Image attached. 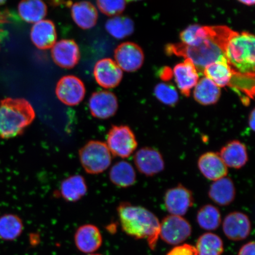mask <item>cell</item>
I'll list each match as a JSON object with an SVG mask.
<instances>
[{"mask_svg":"<svg viewBox=\"0 0 255 255\" xmlns=\"http://www.w3.org/2000/svg\"><path fill=\"white\" fill-rule=\"evenodd\" d=\"M255 110L252 111L250 117H249V126H250V128L254 131L255 130Z\"/></svg>","mask_w":255,"mask_h":255,"instance_id":"38","label":"cell"},{"mask_svg":"<svg viewBox=\"0 0 255 255\" xmlns=\"http://www.w3.org/2000/svg\"><path fill=\"white\" fill-rule=\"evenodd\" d=\"M211 31L212 26H201L198 24L190 25L181 32L180 39L182 41V43L187 46H195L208 37Z\"/></svg>","mask_w":255,"mask_h":255,"instance_id":"32","label":"cell"},{"mask_svg":"<svg viewBox=\"0 0 255 255\" xmlns=\"http://www.w3.org/2000/svg\"><path fill=\"white\" fill-rule=\"evenodd\" d=\"M23 229V222L20 217L13 214L0 217V239L2 240H15L21 235Z\"/></svg>","mask_w":255,"mask_h":255,"instance_id":"28","label":"cell"},{"mask_svg":"<svg viewBox=\"0 0 255 255\" xmlns=\"http://www.w3.org/2000/svg\"><path fill=\"white\" fill-rule=\"evenodd\" d=\"M94 75L98 84L106 89L117 87L123 77L122 69L110 58L101 59L96 63Z\"/></svg>","mask_w":255,"mask_h":255,"instance_id":"14","label":"cell"},{"mask_svg":"<svg viewBox=\"0 0 255 255\" xmlns=\"http://www.w3.org/2000/svg\"><path fill=\"white\" fill-rule=\"evenodd\" d=\"M106 144L112 155L121 158L130 157L138 146L136 137L127 126H114L107 136Z\"/></svg>","mask_w":255,"mask_h":255,"instance_id":"6","label":"cell"},{"mask_svg":"<svg viewBox=\"0 0 255 255\" xmlns=\"http://www.w3.org/2000/svg\"><path fill=\"white\" fill-rule=\"evenodd\" d=\"M89 106L92 116L98 119L106 120L116 114L119 103L114 94L103 91L92 95Z\"/></svg>","mask_w":255,"mask_h":255,"instance_id":"13","label":"cell"},{"mask_svg":"<svg viewBox=\"0 0 255 255\" xmlns=\"http://www.w3.org/2000/svg\"><path fill=\"white\" fill-rule=\"evenodd\" d=\"M199 170L204 177L213 181L227 176L228 169L218 152H207L197 162Z\"/></svg>","mask_w":255,"mask_h":255,"instance_id":"17","label":"cell"},{"mask_svg":"<svg viewBox=\"0 0 255 255\" xmlns=\"http://www.w3.org/2000/svg\"><path fill=\"white\" fill-rule=\"evenodd\" d=\"M251 222L246 214L234 212L226 216L223 222V231L229 240L238 242L245 240L250 236Z\"/></svg>","mask_w":255,"mask_h":255,"instance_id":"12","label":"cell"},{"mask_svg":"<svg viewBox=\"0 0 255 255\" xmlns=\"http://www.w3.org/2000/svg\"><path fill=\"white\" fill-rule=\"evenodd\" d=\"M193 94L197 103L203 105H210L218 103L221 97V91L211 80L204 77L194 87Z\"/></svg>","mask_w":255,"mask_h":255,"instance_id":"26","label":"cell"},{"mask_svg":"<svg viewBox=\"0 0 255 255\" xmlns=\"http://www.w3.org/2000/svg\"><path fill=\"white\" fill-rule=\"evenodd\" d=\"M79 158L86 173L92 175L103 173L110 167L113 160L106 143L97 140L86 143L79 149Z\"/></svg>","mask_w":255,"mask_h":255,"instance_id":"5","label":"cell"},{"mask_svg":"<svg viewBox=\"0 0 255 255\" xmlns=\"http://www.w3.org/2000/svg\"><path fill=\"white\" fill-rule=\"evenodd\" d=\"M235 33V31L225 25L212 26L210 36L198 45L190 46L182 43L169 44L165 51L169 55L190 59L197 72L203 73L204 70L210 64L226 58V46Z\"/></svg>","mask_w":255,"mask_h":255,"instance_id":"1","label":"cell"},{"mask_svg":"<svg viewBox=\"0 0 255 255\" xmlns=\"http://www.w3.org/2000/svg\"><path fill=\"white\" fill-rule=\"evenodd\" d=\"M209 198L219 206H226L234 202L236 188L234 181L227 176L213 181L208 192Z\"/></svg>","mask_w":255,"mask_h":255,"instance_id":"22","label":"cell"},{"mask_svg":"<svg viewBox=\"0 0 255 255\" xmlns=\"http://www.w3.org/2000/svg\"><path fill=\"white\" fill-rule=\"evenodd\" d=\"M52 57L53 61L60 68L72 69L79 63L81 53L74 40H62L52 47Z\"/></svg>","mask_w":255,"mask_h":255,"instance_id":"15","label":"cell"},{"mask_svg":"<svg viewBox=\"0 0 255 255\" xmlns=\"http://www.w3.org/2000/svg\"><path fill=\"white\" fill-rule=\"evenodd\" d=\"M4 2V1H0V5ZM6 20H7V18H6L5 14H1V12H0V23H5Z\"/></svg>","mask_w":255,"mask_h":255,"instance_id":"39","label":"cell"},{"mask_svg":"<svg viewBox=\"0 0 255 255\" xmlns=\"http://www.w3.org/2000/svg\"><path fill=\"white\" fill-rule=\"evenodd\" d=\"M116 62L122 71L133 72L141 68L144 61V55L141 48L132 42L120 44L115 50Z\"/></svg>","mask_w":255,"mask_h":255,"instance_id":"11","label":"cell"},{"mask_svg":"<svg viewBox=\"0 0 255 255\" xmlns=\"http://www.w3.org/2000/svg\"><path fill=\"white\" fill-rule=\"evenodd\" d=\"M32 42L38 49L47 50L56 43L57 34L55 24L52 21L43 20L35 23L30 33Z\"/></svg>","mask_w":255,"mask_h":255,"instance_id":"20","label":"cell"},{"mask_svg":"<svg viewBox=\"0 0 255 255\" xmlns=\"http://www.w3.org/2000/svg\"><path fill=\"white\" fill-rule=\"evenodd\" d=\"M98 7L103 14L108 16H119L126 7V1H98Z\"/></svg>","mask_w":255,"mask_h":255,"instance_id":"34","label":"cell"},{"mask_svg":"<svg viewBox=\"0 0 255 255\" xmlns=\"http://www.w3.org/2000/svg\"><path fill=\"white\" fill-rule=\"evenodd\" d=\"M227 167L241 169L247 164L249 157L246 145L233 140L223 146L218 153Z\"/></svg>","mask_w":255,"mask_h":255,"instance_id":"19","label":"cell"},{"mask_svg":"<svg viewBox=\"0 0 255 255\" xmlns=\"http://www.w3.org/2000/svg\"><path fill=\"white\" fill-rule=\"evenodd\" d=\"M192 233L190 223L182 216L168 215L160 222L159 237L168 245H179Z\"/></svg>","mask_w":255,"mask_h":255,"instance_id":"7","label":"cell"},{"mask_svg":"<svg viewBox=\"0 0 255 255\" xmlns=\"http://www.w3.org/2000/svg\"><path fill=\"white\" fill-rule=\"evenodd\" d=\"M35 117L33 107L24 99H4L0 101V137L9 139L21 135Z\"/></svg>","mask_w":255,"mask_h":255,"instance_id":"3","label":"cell"},{"mask_svg":"<svg viewBox=\"0 0 255 255\" xmlns=\"http://www.w3.org/2000/svg\"><path fill=\"white\" fill-rule=\"evenodd\" d=\"M19 15L24 21L29 23H36L46 17L47 8L45 3L40 0H28L19 3Z\"/></svg>","mask_w":255,"mask_h":255,"instance_id":"27","label":"cell"},{"mask_svg":"<svg viewBox=\"0 0 255 255\" xmlns=\"http://www.w3.org/2000/svg\"><path fill=\"white\" fill-rule=\"evenodd\" d=\"M0 33H1V30H0ZM0 34H1V33H0Z\"/></svg>","mask_w":255,"mask_h":255,"instance_id":"42","label":"cell"},{"mask_svg":"<svg viewBox=\"0 0 255 255\" xmlns=\"http://www.w3.org/2000/svg\"><path fill=\"white\" fill-rule=\"evenodd\" d=\"M175 81L181 93L189 97L191 89L199 82V75L196 67L189 59L183 63L177 64L173 69Z\"/></svg>","mask_w":255,"mask_h":255,"instance_id":"18","label":"cell"},{"mask_svg":"<svg viewBox=\"0 0 255 255\" xmlns=\"http://www.w3.org/2000/svg\"><path fill=\"white\" fill-rule=\"evenodd\" d=\"M109 178L111 183L120 188H128L136 182V174L131 164L126 161H120L114 164L110 169Z\"/></svg>","mask_w":255,"mask_h":255,"instance_id":"25","label":"cell"},{"mask_svg":"<svg viewBox=\"0 0 255 255\" xmlns=\"http://www.w3.org/2000/svg\"><path fill=\"white\" fill-rule=\"evenodd\" d=\"M239 2L247 5H253L255 4V1H253V0H246V1L242 0V1H239Z\"/></svg>","mask_w":255,"mask_h":255,"instance_id":"40","label":"cell"},{"mask_svg":"<svg viewBox=\"0 0 255 255\" xmlns=\"http://www.w3.org/2000/svg\"><path fill=\"white\" fill-rule=\"evenodd\" d=\"M154 94L157 100L161 103L169 106H174L179 100L178 94L174 86L160 83L154 89Z\"/></svg>","mask_w":255,"mask_h":255,"instance_id":"33","label":"cell"},{"mask_svg":"<svg viewBox=\"0 0 255 255\" xmlns=\"http://www.w3.org/2000/svg\"><path fill=\"white\" fill-rule=\"evenodd\" d=\"M117 213L123 231L133 238L146 239L149 248L154 250L160 231L157 217L145 207L128 202L120 203Z\"/></svg>","mask_w":255,"mask_h":255,"instance_id":"2","label":"cell"},{"mask_svg":"<svg viewBox=\"0 0 255 255\" xmlns=\"http://www.w3.org/2000/svg\"><path fill=\"white\" fill-rule=\"evenodd\" d=\"M255 248L254 241L249 242L240 249L238 255H255Z\"/></svg>","mask_w":255,"mask_h":255,"instance_id":"36","label":"cell"},{"mask_svg":"<svg viewBox=\"0 0 255 255\" xmlns=\"http://www.w3.org/2000/svg\"><path fill=\"white\" fill-rule=\"evenodd\" d=\"M164 202L165 209L171 215L182 216L193 206L194 199L191 190L178 184L165 192Z\"/></svg>","mask_w":255,"mask_h":255,"instance_id":"8","label":"cell"},{"mask_svg":"<svg viewBox=\"0 0 255 255\" xmlns=\"http://www.w3.org/2000/svg\"><path fill=\"white\" fill-rule=\"evenodd\" d=\"M73 21L82 29H90L97 23L98 13L97 8L89 1L76 2L71 5Z\"/></svg>","mask_w":255,"mask_h":255,"instance_id":"23","label":"cell"},{"mask_svg":"<svg viewBox=\"0 0 255 255\" xmlns=\"http://www.w3.org/2000/svg\"><path fill=\"white\" fill-rule=\"evenodd\" d=\"M88 186L81 175H71L64 179L60 185L59 194L66 202L75 203L87 194Z\"/></svg>","mask_w":255,"mask_h":255,"instance_id":"21","label":"cell"},{"mask_svg":"<svg viewBox=\"0 0 255 255\" xmlns=\"http://www.w3.org/2000/svg\"><path fill=\"white\" fill-rule=\"evenodd\" d=\"M133 160L137 170L145 176H154L164 170L163 157L154 148L145 146L140 148L135 153Z\"/></svg>","mask_w":255,"mask_h":255,"instance_id":"10","label":"cell"},{"mask_svg":"<svg viewBox=\"0 0 255 255\" xmlns=\"http://www.w3.org/2000/svg\"><path fill=\"white\" fill-rule=\"evenodd\" d=\"M76 248L81 253L92 254L103 245V238L97 226L87 224L80 226L74 236Z\"/></svg>","mask_w":255,"mask_h":255,"instance_id":"16","label":"cell"},{"mask_svg":"<svg viewBox=\"0 0 255 255\" xmlns=\"http://www.w3.org/2000/svg\"><path fill=\"white\" fill-rule=\"evenodd\" d=\"M235 72L225 58L210 64L204 70L203 74L221 88L231 85Z\"/></svg>","mask_w":255,"mask_h":255,"instance_id":"24","label":"cell"},{"mask_svg":"<svg viewBox=\"0 0 255 255\" xmlns=\"http://www.w3.org/2000/svg\"><path fill=\"white\" fill-rule=\"evenodd\" d=\"M166 255H198L195 247L185 244L177 245L168 252Z\"/></svg>","mask_w":255,"mask_h":255,"instance_id":"35","label":"cell"},{"mask_svg":"<svg viewBox=\"0 0 255 255\" xmlns=\"http://www.w3.org/2000/svg\"><path fill=\"white\" fill-rule=\"evenodd\" d=\"M88 255H101V254H89Z\"/></svg>","mask_w":255,"mask_h":255,"instance_id":"41","label":"cell"},{"mask_svg":"<svg viewBox=\"0 0 255 255\" xmlns=\"http://www.w3.org/2000/svg\"><path fill=\"white\" fill-rule=\"evenodd\" d=\"M85 93L84 83L76 76H63L57 82V97L62 103L69 106H75L81 103L85 98Z\"/></svg>","mask_w":255,"mask_h":255,"instance_id":"9","label":"cell"},{"mask_svg":"<svg viewBox=\"0 0 255 255\" xmlns=\"http://www.w3.org/2000/svg\"><path fill=\"white\" fill-rule=\"evenodd\" d=\"M105 28L112 36L118 39H122L132 34L134 24L128 17L116 16L107 21Z\"/></svg>","mask_w":255,"mask_h":255,"instance_id":"31","label":"cell"},{"mask_svg":"<svg viewBox=\"0 0 255 255\" xmlns=\"http://www.w3.org/2000/svg\"><path fill=\"white\" fill-rule=\"evenodd\" d=\"M172 75H173V72H172L171 69L169 68H167V67H165V68H164L161 71L160 77L161 79L166 81V80L171 79Z\"/></svg>","mask_w":255,"mask_h":255,"instance_id":"37","label":"cell"},{"mask_svg":"<svg viewBox=\"0 0 255 255\" xmlns=\"http://www.w3.org/2000/svg\"><path fill=\"white\" fill-rule=\"evenodd\" d=\"M198 255H222L224 244L222 239L213 233H205L197 239L195 247Z\"/></svg>","mask_w":255,"mask_h":255,"instance_id":"29","label":"cell"},{"mask_svg":"<svg viewBox=\"0 0 255 255\" xmlns=\"http://www.w3.org/2000/svg\"><path fill=\"white\" fill-rule=\"evenodd\" d=\"M255 39L248 32H235L225 50L226 60L233 70L244 75H255Z\"/></svg>","mask_w":255,"mask_h":255,"instance_id":"4","label":"cell"},{"mask_svg":"<svg viewBox=\"0 0 255 255\" xmlns=\"http://www.w3.org/2000/svg\"><path fill=\"white\" fill-rule=\"evenodd\" d=\"M196 219L200 227L208 231L216 230L222 223L221 212L212 205H206L201 207L197 213Z\"/></svg>","mask_w":255,"mask_h":255,"instance_id":"30","label":"cell"}]
</instances>
